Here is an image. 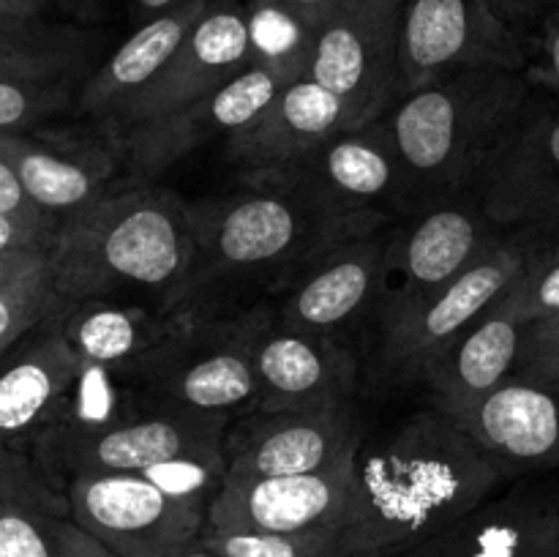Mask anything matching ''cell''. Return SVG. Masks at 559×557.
Instances as JSON below:
<instances>
[{"instance_id": "52a82bcc", "label": "cell", "mask_w": 559, "mask_h": 557, "mask_svg": "<svg viewBox=\"0 0 559 557\" xmlns=\"http://www.w3.org/2000/svg\"><path fill=\"white\" fill-rule=\"evenodd\" d=\"M533 229H511L473 268L380 331V360L399 380H424L435 360L511 289L530 257L546 244Z\"/></svg>"}, {"instance_id": "7c38bea8", "label": "cell", "mask_w": 559, "mask_h": 557, "mask_svg": "<svg viewBox=\"0 0 559 557\" xmlns=\"http://www.w3.org/2000/svg\"><path fill=\"white\" fill-rule=\"evenodd\" d=\"M353 399L311 407L249 410L224 435L227 478L320 473L353 459L364 440Z\"/></svg>"}, {"instance_id": "74e56055", "label": "cell", "mask_w": 559, "mask_h": 557, "mask_svg": "<svg viewBox=\"0 0 559 557\" xmlns=\"http://www.w3.org/2000/svg\"><path fill=\"white\" fill-rule=\"evenodd\" d=\"M0 216H11L16 218V222L33 224V227L60 229V218L41 211V208L27 197L20 178L14 175V169H11L3 158H0Z\"/></svg>"}, {"instance_id": "4dcf8cb0", "label": "cell", "mask_w": 559, "mask_h": 557, "mask_svg": "<svg viewBox=\"0 0 559 557\" xmlns=\"http://www.w3.org/2000/svg\"><path fill=\"white\" fill-rule=\"evenodd\" d=\"M246 16H249V66L271 71L284 87L309 80L311 60H314V27L278 9L271 0H254L246 5Z\"/></svg>"}, {"instance_id": "4fadbf2b", "label": "cell", "mask_w": 559, "mask_h": 557, "mask_svg": "<svg viewBox=\"0 0 559 557\" xmlns=\"http://www.w3.org/2000/svg\"><path fill=\"white\" fill-rule=\"evenodd\" d=\"M473 191L502 229L559 240V96L533 91Z\"/></svg>"}, {"instance_id": "ffe728a7", "label": "cell", "mask_w": 559, "mask_h": 557, "mask_svg": "<svg viewBox=\"0 0 559 557\" xmlns=\"http://www.w3.org/2000/svg\"><path fill=\"white\" fill-rule=\"evenodd\" d=\"M0 158L41 211L63 222L115 186L120 153L102 134L76 131H0Z\"/></svg>"}, {"instance_id": "83f0119b", "label": "cell", "mask_w": 559, "mask_h": 557, "mask_svg": "<svg viewBox=\"0 0 559 557\" xmlns=\"http://www.w3.org/2000/svg\"><path fill=\"white\" fill-rule=\"evenodd\" d=\"M76 371L80 358L63 333V317L47 322L31 344L0 364V451L47 426Z\"/></svg>"}, {"instance_id": "9a60e30c", "label": "cell", "mask_w": 559, "mask_h": 557, "mask_svg": "<svg viewBox=\"0 0 559 557\" xmlns=\"http://www.w3.org/2000/svg\"><path fill=\"white\" fill-rule=\"evenodd\" d=\"M249 69V16L238 0H211L202 20L173 55L162 74L123 109L104 140L120 153V142L136 126L156 123L200 98L211 96Z\"/></svg>"}, {"instance_id": "5b68a950", "label": "cell", "mask_w": 559, "mask_h": 557, "mask_svg": "<svg viewBox=\"0 0 559 557\" xmlns=\"http://www.w3.org/2000/svg\"><path fill=\"white\" fill-rule=\"evenodd\" d=\"M271 322V300L224 315H194L173 342L129 371L153 407L235 418L257 402L254 353Z\"/></svg>"}, {"instance_id": "30bf717a", "label": "cell", "mask_w": 559, "mask_h": 557, "mask_svg": "<svg viewBox=\"0 0 559 557\" xmlns=\"http://www.w3.org/2000/svg\"><path fill=\"white\" fill-rule=\"evenodd\" d=\"M530 52L522 33L491 0H404L399 11L402 96L467 69L524 71Z\"/></svg>"}, {"instance_id": "b9f144b4", "label": "cell", "mask_w": 559, "mask_h": 557, "mask_svg": "<svg viewBox=\"0 0 559 557\" xmlns=\"http://www.w3.org/2000/svg\"><path fill=\"white\" fill-rule=\"evenodd\" d=\"M271 3L289 11V14L298 16L300 22H306V25L317 31V27L325 25V22L342 9L344 0H271Z\"/></svg>"}, {"instance_id": "60d3db41", "label": "cell", "mask_w": 559, "mask_h": 557, "mask_svg": "<svg viewBox=\"0 0 559 557\" xmlns=\"http://www.w3.org/2000/svg\"><path fill=\"white\" fill-rule=\"evenodd\" d=\"M47 262H49V251H36V249L3 251V254H0V289L9 287L11 282L22 278L25 273L47 265Z\"/></svg>"}, {"instance_id": "8992f818", "label": "cell", "mask_w": 559, "mask_h": 557, "mask_svg": "<svg viewBox=\"0 0 559 557\" xmlns=\"http://www.w3.org/2000/svg\"><path fill=\"white\" fill-rule=\"evenodd\" d=\"M508 233L511 229L491 222L475 191L426 202L393 222L385 235L380 298L374 309L380 331L462 276Z\"/></svg>"}, {"instance_id": "8fae6325", "label": "cell", "mask_w": 559, "mask_h": 557, "mask_svg": "<svg viewBox=\"0 0 559 557\" xmlns=\"http://www.w3.org/2000/svg\"><path fill=\"white\" fill-rule=\"evenodd\" d=\"M69 511L115 557H169L200 541L207 511L175 500L142 473L74 475Z\"/></svg>"}, {"instance_id": "3957f363", "label": "cell", "mask_w": 559, "mask_h": 557, "mask_svg": "<svg viewBox=\"0 0 559 557\" xmlns=\"http://www.w3.org/2000/svg\"><path fill=\"white\" fill-rule=\"evenodd\" d=\"M191 260L189 202L169 189L123 180L60 222L49 273L69 304L131 298L169 309Z\"/></svg>"}, {"instance_id": "7dc6e473", "label": "cell", "mask_w": 559, "mask_h": 557, "mask_svg": "<svg viewBox=\"0 0 559 557\" xmlns=\"http://www.w3.org/2000/svg\"><path fill=\"white\" fill-rule=\"evenodd\" d=\"M533 325H540V328H559V311H557V315L546 317V320H540V322H533Z\"/></svg>"}, {"instance_id": "d6a6232c", "label": "cell", "mask_w": 559, "mask_h": 557, "mask_svg": "<svg viewBox=\"0 0 559 557\" xmlns=\"http://www.w3.org/2000/svg\"><path fill=\"white\" fill-rule=\"evenodd\" d=\"M69 306V300L55 287L49 262L25 273L0 289V347L11 349L25 333L63 317Z\"/></svg>"}, {"instance_id": "c3c4849f", "label": "cell", "mask_w": 559, "mask_h": 557, "mask_svg": "<svg viewBox=\"0 0 559 557\" xmlns=\"http://www.w3.org/2000/svg\"><path fill=\"white\" fill-rule=\"evenodd\" d=\"M71 3H74L76 9H93V5H98L102 0H71Z\"/></svg>"}, {"instance_id": "1f68e13d", "label": "cell", "mask_w": 559, "mask_h": 557, "mask_svg": "<svg viewBox=\"0 0 559 557\" xmlns=\"http://www.w3.org/2000/svg\"><path fill=\"white\" fill-rule=\"evenodd\" d=\"M200 544L218 557H353L347 530L309 533H227L202 528Z\"/></svg>"}, {"instance_id": "816d5d0a", "label": "cell", "mask_w": 559, "mask_h": 557, "mask_svg": "<svg viewBox=\"0 0 559 557\" xmlns=\"http://www.w3.org/2000/svg\"><path fill=\"white\" fill-rule=\"evenodd\" d=\"M546 3H557L559 5V0H546Z\"/></svg>"}, {"instance_id": "9c48e42d", "label": "cell", "mask_w": 559, "mask_h": 557, "mask_svg": "<svg viewBox=\"0 0 559 557\" xmlns=\"http://www.w3.org/2000/svg\"><path fill=\"white\" fill-rule=\"evenodd\" d=\"M399 11L388 0H344L317 27L309 80L331 91L347 112V129L385 118L402 98Z\"/></svg>"}, {"instance_id": "4316f807", "label": "cell", "mask_w": 559, "mask_h": 557, "mask_svg": "<svg viewBox=\"0 0 559 557\" xmlns=\"http://www.w3.org/2000/svg\"><path fill=\"white\" fill-rule=\"evenodd\" d=\"M191 317V311L151 300L98 298L71 304L63 315V333L82 364L134 369L173 342Z\"/></svg>"}, {"instance_id": "f907efd6", "label": "cell", "mask_w": 559, "mask_h": 557, "mask_svg": "<svg viewBox=\"0 0 559 557\" xmlns=\"http://www.w3.org/2000/svg\"><path fill=\"white\" fill-rule=\"evenodd\" d=\"M5 353H9V349H3V347H0V358H3V355H5Z\"/></svg>"}, {"instance_id": "8d00e7d4", "label": "cell", "mask_w": 559, "mask_h": 557, "mask_svg": "<svg viewBox=\"0 0 559 557\" xmlns=\"http://www.w3.org/2000/svg\"><path fill=\"white\" fill-rule=\"evenodd\" d=\"M513 377L559 386V328L527 325Z\"/></svg>"}, {"instance_id": "836d02e7", "label": "cell", "mask_w": 559, "mask_h": 557, "mask_svg": "<svg viewBox=\"0 0 559 557\" xmlns=\"http://www.w3.org/2000/svg\"><path fill=\"white\" fill-rule=\"evenodd\" d=\"M147 481L167 491L175 500L207 511L216 495L227 481V459H224V442L200 448V451L180 453V457L164 459L153 467L142 470Z\"/></svg>"}, {"instance_id": "d6986e66", "label": "cell", "mask_w": 559, "mask_h": 557, "mask_svg": "<svg viewBox=\"0 0 559 557\" xmlns=\"http://www.w3.org/2000/svg\"><path fill=\"white\" fill-rule=\"evenodd\" d=\"M388 227L333 246L311 260L276 298L273 322L289 331L338 336L360 315L377 309Z\"/></svg>"}, {"instance_id": "ee69618b", "label": "cell", "mask_w": 559, "mask_h": 557, "mask_svg": "<svg viewBox=\"0 0 559 557\" xmlns=\"http://www.w3.org/2000/svg\"><path fill=\"white\" fill-rule=\"evenodd\" d=\"M44 0H0V14L20 16V20H38Z\"/></svg>"}, {"instance_id": "cb8c5ba5", "label": "cell", "mask_w": 559, "mask_h": 557, "mask_svg": "<svg viewBox=\"0 0 559 557\" xmlns=\"http://www.w3.org/2000/svg\"><path fill=\"white\" fill-rule=\"evenodd\" d=\"M459 424L495 457L506 478L559 467V386L508 377Z\"/></svg>"}, {"instance_id": "ba28073f", "label": "cell", "mask_w": 559, "mask_h": 557, "mask_svg": "<svg viewBox=\"0 0 559 557\" xmlns=\"http://www.w3.org/2000/svg\"><path fill=\"white\" fill-rule=\"evenodd\" d=\"M289 189L360 235L380 233L409 213L402 162L385 118L336 131Z\"/></svg>"}, {"instance_id": "e0dca14e", "label": "cell", "mask_w": 559, "mask_h": 557, "mask_svg": "<svg viewBox=\"0 0 559 557\" xmlns=\"http://www.w3.org/2000/svg\"><path fill=\"white\" fill-rule=\"evenodd\" d=\"M342 129L344 104L314 80H300L282 87L260 118L224 142L240 183L289 189L317 147Z\"/></svg>"}, {"instance_id": "bcb514c9", "label": "cell", "mask_w": 559, "mask_h": 557, "mask_svg": "<svg viewBox=\"0 0 559 557\" xmlns=\"http://www.w3.org/2000/svg\"><path fill=\"white\" fill-rule=\"evenodd\" d=\"M169 557H218V555H216V552L205 549V546H202L200 541H197L194 546H189V549L178 552V555H169Z\"/></svg>"}, {"instance_id": "484cf974", "label": "cell", "mask_w": 559, "mask_h": 557, "mask_svg": "<svg viewBox=\"0 0 559 557\" xmlns=\"http://www.w3.org/2000/svg\"><path fill=\"white\" fill-rule=\"evenodd\" d=\"M207 5L211 0H186L178 9L140 22V27L98 66L76 102V109L96 123L98 134H107L123 109L162 74Z\"/></svg>"}, {"instance_id": "7bdbcfd3", "label": "cell", "mask_w": 559, "mask_h": 557, "mask_svg": "<svg viewBox=\"0 0 559 557\" xmlns=\"http://www.w3.org/2000/svg\"><path fill=\"white\" fill-rule=\"evenodd\" d=\"M538 3H544V0H491L497 14H500L516 33L522 31L524 22L535 14Z\"/></svg>"}, {"instance_id": "7402d4cb", "label": "cell", "mask_w": 559, "mask_h": 557, "mask_svg": "<svg viewBox=\"0 0 559 557\" xmlns=\"http://www.w3.org/2000/svg\"><path fill=\"white\" fill-rule=\"evenodd\" d=\"M0 557H115L69 511L31 453L0 451Z\"/></svg>"}, {"instance_id": "681fc988", "label": "cell", "mask_w": 559, "mask_h": 557, "mask_svg": "<svg viewBox=\"0 0 559 557\" xmlns=\"http://www.w3.org/2000/svg\"><path fill=\"white\" fill-rule=\"evenodd\" d=\"M388 3H396V5H402V3H404V0H388Z\"/></svg>"}, {"instance_id": "7a4b0ae2", "label": "cell", "mask_w": 559, "mask_h": 557, "mask_svg": "<svg viewBox=\"0 0 559 557\" xmlns=\"http://www.w3.org/2000/svg\"><path fill=\"white\" fill-rule=\"evenodd\" d=\"M194 260L169 309L224 315L276 298L311 260L360 238L293 189L240 186L191 205Z\"/></svg>"}, {"instance_id": "f6af8a7d", "label": "cell", "mask_w": 559, "mask_h": 557, "mask_svg": "<svg viewBox=\"0 0 559 557\" xmlns=\"http://www.w3.org/2000/svg\"><path fill=\"white\" fill-rule=\"evenodd\" d=\"M131 3H134L136 20L147 22V20H153V16L164 14V11L178 9V5L186 3V0H131Z\"/></svg>"}, {"instance_id": "e575fe53", "label": "cell", "mask_w": 559, "mask_h": 557, "mask_svg": "<svg viewBox=\"0 0 559 557\" xmlns=\"http://www.w3.org/2000/svg\"><path fill=\"white\" fill-rule=\"evenodd\" d=\"M508 306L522 317L527 325L546 320L559 311V240H546L516 282L502 295Z\"/></svg>"}, {"instance_id": "d4e9b609", "label": "cell", "mask_w": 559, "mask_h": 557, "mask_svg": "<svg viewBox=\"0 0 559 557\" xmlns=\"http://www.w3.org/2000/svg\"><path fill=\"white\" fill-rule=\"evenodd\" d=\"M524 331L527 322L506 300L500 298L489 306L420 380L429 391L431 404L456 420L462 418L473 404L513 377Z\"/></svg>"}, {"instance_id": "f1b7e54d", "label": "cell", "mask_w": 559, "mask_h": 557, "mask_svg": "<svg viewBox=\"0 0 559 557\" xmlns=\"http://www.w3.org/2000/svg\"><path fill=\"white\" fill-rule=\"evenodd\" d=\"M151 407L153 404H147V399L142 396L129 369L80 360L76 380L71 382L69 393L58 404L47 426L33 435V446L96 435V431L126 424Z\"/></svg>"}, {"instance_id": "44dd1931", "label": "cell", "mask_w": 559, "mask_h": 557, "mask_svg": "<svg viewBox=\"0 0 559 557\" xmlns=\"http://www.w3.org/2000/svg\"><path fill=\"white\" fill-rule=\"evenodd\" d=\"M396 557H559V495L516 484Z\"/></svg>"}, {"instance_id": "d590c367", "label": "cell", "mask_w": 559, "mask_h": 557, "mask_svg": "<svg viewBox=\"0 0 559 557\" xmlns=\"http://www.w3.org/2000/svg\"><path fill=\"white\" fill-rule=\"evenodd\" d=\"M71 104L63 82L0 80V131H31Z\"/></svg>"}, {"instance_id": "f546056e", "label": "cell", "mask_w": 559, "mask_h": 557, "mask_svg": "<svg viewBox=\"0 0 559 557\" xmlns=\"http://www.w3.org/2000/svg\"><path fill=\"white\" fill-rule=\"evenodd\" d=\"M82 58L80 33L0 14V80L63 82Z\"/></svg>"}, {"instance_id": "ac0fdd59", "label": "cell", "mask_w": 559, "mask_h": 557, "mask_svg": "<svg viewBox=\"0 0 559 557\" xmlns=\"http://www.w3.org/2000/svg\"><path fill=\"white\" fill-rule=\"evenodd\" d=\"M282 82L265 69L249 66L235 80L213 91L211 96L156 120V123L136 126L120 142L126 180L153 183L158 175L167 173L173 164L189 156L216 137H233L246 129L251 120L260 118L267 104L278 96Z\"/></svg>"}, {"instance_id": "6da1fadb", "label": "cell", "mask_w": 559, "mask_h": 557, "mask_svg": "<svg viewBox=\"0 0 559 557\" xmlns=\"http://www.w3.org/2000/svg\"><path fill=\"white\" fill-rule=\"evenodd\" d=\"M353 557H396L478 508L506 481L473 431L435 404L355 451Z\"/></svg>"}, {"instance_id": "f35d334b", "label": "cell", "mask_w": 559, "mask_h": 557, "mask_svg": "<svg viewBox=\"0 0 559 557\" xmlns=\"http://www.w3.org/2000/svg\"><path fill=\"white\" fill-rule=\"evenodd\" d=\"M524 76H527L535 91L559 96V9L546 20L538 52L530 55Z\"/></svg>"}, {"instance_id": "277c9868", "label": "cell", "mask_w": 559, "mask_h": 557, "mask_svg": "<svg viewBox=\"0 0 559 557\" xmlns=\"http://www.w3.org/2000/svg\"><path fill=\"white\" fill-rule=\"evenodd\" d=\"M535 87L524 71L467 69L404 93L385 115L409 211L467 194Z\"/></svg>"}, {"instance_id": "2e32d148", "label": "cell", "mask_w": 559, "mask_h": 557, "mask_svg": "<svg viewBox=\"0 0 559 557\" xmlns=\"http://www.w3.org/2000/svg\"><path fill=\"white\" fill-rule=\"evenodd\" d=\"M353 459L306 475L227 478L207 508V522L227 533L347 530L353 517Z\"/></svg>"}, {"instance_id": "5bb4252c", "label": "cell", "mask_w": 559, "mask_h": 557, "mask_svg": "<svg viewBox=\"0 0 559 557\" xmlns=\"http://www.w3.org/2000/svg\"><path fill=\"white\" fill-rule=\"evenodd\" d=\"M233 415L194 410L151 407L126 424L87 437L60 442H36L33 464L66 495L74 475L142 473L164 459L224 442Z\"/></svg>"}, {"instance_id": "603a6c76", "label": "cell", "mask_w": 559, "mask_h": 557, "mask_svg": "<svg viewBox=\"0 0 559 557\" xmlns=\"http://www.w3.org/2000/svg\"><path fill=\"white\" fill-rule=\"evenodd\" d=\"M257 402L251 410L311 407L347 402L358 388V358L338 336L271 325L254 353Z\"/></svg>"}, {"instance_id": "ab89813d", "label": "cell", "mask_w": 559, "mask_h": 557, "mask_svg": "<svg viewBox=\"0 0 559 557\" xmlns=\"http://www.w3.org/2000/svg\"><path fill=\"white\" fill-rule=\"evenodd\" d=\"M55 235H58V229L33 227V224L16 222L11 216H0V254L16 249L49 251L55 244Z\"/></svg>"}]
</instances>
